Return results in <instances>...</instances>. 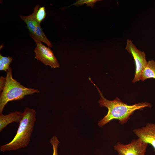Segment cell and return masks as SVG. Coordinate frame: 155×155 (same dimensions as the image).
<instances>
[{
  "mask_svg": "<svg viewBox=\"0 0 155 155\" xmlns=\"http://www.w3.org/2000/svg\"><path fill=\"white\" fill-rule=\"evenodd\" d=\"M89 80L97 89L100 96L98 102L100 107L104 106L108 109L106 115L98 123V125L102 127L113 119L119 121V123L123 125L130 118V116L134 112L137 110H141L146 107L151 108L152 104L148 102H142L136 103L132 105H128L123 102L118 97L112 100L105 98L99 89L92 81Z\"/></svg>",
  "mask_w": 155,
  "mask_h": 155,
  "instance_id": "cell-1",
  "label": "cell"
},
{
  "mask_svg": "<svg viewBox=\"0 0 155 155\" xmlns=\"http://www.w3.org/2000/svg\"><path fill=\"white\" fill-rule=\"evenodd\" d=\"M23 113V117L16 135L10 142L0 146L1 152L16 150L28 145L36 120V112L33 109L26 108Z\"/></svg>",
  "mask_w": 155,
  "mask_h": 155,
  "instance_id": "cell-2",
  "label": "cell"
},
{
  "mask_svg": "<svg viewBox=\"0 0 155 155\" xmlns=\"http://www.w3.org/2000/svg\"><path fill=\"white\" fill-rule=\"evenodd\" d=\"M6 80L5 86L0 93V114L9 102L20 100L26 96L39 92L37 89L25 87L13 79L11 67L7 72Z\"/></svg>",
  "mask_w": 155,
  "mask_h": 155,
  "instance_id": "cell-3",
  "label": "cell"
},
{
  "mask_svg": "<svg viewBox=\"0 0 155 155\" xmlns=\"http://www.w3.org/2000/svg\"><path fill=\"white\" fill-rule=\"evenodd\" d=\"M40 5H37L34 7L32 14L28 16L20 15V17L26 24L27 28L30 34V36L35 42L38 41L43 42L46 44L49 47H51L52 44L43 31L40 23L36 19V13Z\"/></svg>",
  "mask_w": 155,
  "mask_h": 155,
  "instance_id": "cell-4",
  "label": "cell"
},
{
  "mask_svg": "<svg viewBox=\"0 0 155 155\" xmlns=\"http://www.w3.org/2000/svg\"><path fill=\"white\" fill-rule=\"evenodd\" d=\"M125 49L131 54L135 61V74L132 81L135 83L141 80L142 72L147 64L146 54L144 52L138 49L131 40H127Z\"/></svg>",
  "mask_w": 155,
  "mask_h": 155,
  "instance_id": "cell-5",
  "label": "cell"
},
{
  "mask_svg": "<svg viewBox=\"0 0 155 155\" xmlns=\"http://www.w3.org/2000/svg\"><path fill=\"white\" fill-rule=\"evenodd\" d=\"M148 144L138 138L126 144L117 142L114 148L118 155H145Z\"/></svg>",
  "mask_w": 155,
  "mask_h": 155,
  "instance_id": "cell-6",
  "label": "cell"
},
{
  "mask_svg": "<svg viewBox=\"0 0 155 155\" xmlns=\"http://www.w3.org/2000/svg\"><path fill=\"white\" fill-rule=\"evenodd\" d=\"M35 42L36 46L34 50L35 58L44 65L50 66L52 68L59 67V64L49 47L44 45L40 41Z\"/></svg>",
  "mask_w": 155,
  "mask_h": 155,
  "instance_id": "cell-7",
  "label": "cell"
},
{
  "mask_svg": "<svg viewBox=\"0 0 155 155\" xmlns=\"http://www.w3.org/2000/svg\"><path fill=\"white\" fill-rule=\"evenodd\" d=\"M133 131L138 138L151 145L155 152V124L148 123L145 126L135 129Z\"/></svg>",
  "mask_w": 155,
  "mask_h": 155,
  "instance_id": "cell-8",
  "label": "cell"
},
{
  "mask_svg": "<svg viewBox=\"0 0 155 155\" xmlns=\"http://www.w3.org/2000/svg\"><path fill=\"white\" fill-rule=\"evenodd\" d=\"M23 117V113L15 111L6 115L0 114V131L1 132L9 124L15 122L20 123Z\"/></svg>",
  "mask_w": 155,
  "mask_h": 155,
  "instance_id": "cell-9",
  "label": "cell"
},
{
  "mask_svg": "<svg viewBox=\"0 0 155 155\" xmlns=\"http://www.w3.org/2000/svg\"><path fill=\"white\" fill-rule=\"evenodd\" d=\"M150 78L155 79V62L152 60L147 62L142 72L141 80L143 82Z\"/></svg>",
  "mask_w": 155,
  "mask_h": 155,
  "instance_id": "cell-10",
  "label": "cell"
},
{
  "mask_svg": "<svg viewBox=\"0 0 155 155\" xmlns=\"http://www.w3.org/2000/svg\"><path fill=\"white\" fill-rule=\"evenodd\" d=\"M13 58L11 57H6L0 54V70L7 72L10 68L9 66Z\"/></svg>",
  "mask_w": 155,
  "mask_h": 155,
  "instance_id": "cell-11",
  "label": "cell"
},
{
  "mask_svg": "<svg viewBox=\"0 0 155 155\" xmlns=\"http://www.w3.org/2000/svg\"><path fill=\"white\" fill-rule=\"evenodd\" d=\"M46 13L44 7H39L38 9L36 15V20L39 23H40L45 18Z\"/></svg>",
  "mask_w": 155,
  "mask_h": 155,
  "instance_id": "cell-12",
  "label": "cell"
},
{
  "mask_svg": "<svg viewBox=\"0 0 155 155\" xmlns=\"http://www.w3.org/2000/svg\"><path fill=\"white\" fill-rule=\"evenodd\" d=\"M100 1L98 0H80L77 1L76 2L72 5L76 6L86 4L87 6L92 7L95 3L98 1Z\"/></svg>",
  "mask_w": 155,
  "mask_h": 155,
  "instance_id": "cell-13",
  "label": "cell"
},
{
  "mask_svg": "<svg viewBox=\"0 0 155 155\" xmlns=\"http://www.w3.org/2000/svg\"><path fill=\"white\" fill-rule=\"evenodd\" d=\"M50 142L52 145L53 147V154L52 155H58V146L59 143L57 137L54 136L50 140Z\"/></svg>",
  "mask_w": 155,
  "mask_h": 155,
  "instance_id": "cell-14",
  "label": "cell"
},
{
  "mask_svg": "<svg viewBox=\"0 0 155 155\" xmlns=\"http://www.w3.org/2000/svg\"><path fill=\"white\" fill-rule=\"evenodd\" d=\"M6 77L1 76L0 78V92L3 90L6 83Z\"/></svg>",
  "mask_w": 155,
  "mask_h": 155,
  "instance_id": "cell-15",
  "label": "cell"
}]
</instances>
